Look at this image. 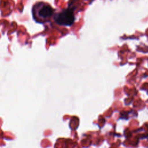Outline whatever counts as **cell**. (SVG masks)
Segmentation results:
<instances>
[{"label": "cell", "mask_w": 148, "mask_h": 148, "mask_svg": "<svg viewBox=\"0 0 148 148\" xmlns=\"http://www.w3.org/2000/svg\"><path fill=\"white\" fill-rule=\"evenodd\" d=\"M32 13L34 18L36 21L43 23L52 16L54 13V9L48 3L39 2L33 7Z\"/></svg>", "instance_id": "cell-1"}, {"label": "cell", "mask_w": 148, "mask_h": 148, "mask_svg": "<svg viewBox=\"0 0 148 148\" xmlns=\"http://www.w3.org/2000/svg\"><path fill=\"white\" fill-rule=\"evenodd\" d=\"M54 18L56 23L60 25L71 26L75 21L73 11L70 8L64 9L57 13Z\"/></svg>", "instance_id": "cell-2"}]
</instances>
